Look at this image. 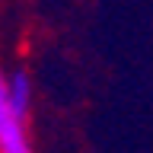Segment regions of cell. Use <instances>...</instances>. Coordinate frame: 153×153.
I'll use <instances>...</instances> for the list:
<instances>
[{"label": "cell", "instance_id": "cell-1", "mask_svg": "<svg viewBox=\"0 0 153 153\" xmlns=\"http://www.w3.org/2000/svg\"><path fill=\"white\" fill-rule=\"evenodd\" d=\"M29 121H32L29 74L0 67V153H35Z\"/></svg>", "mask_w": 153, "mask_h": 153}]
</instances>
